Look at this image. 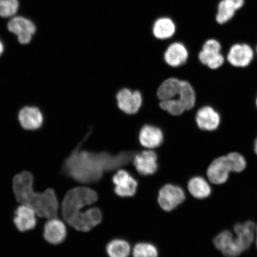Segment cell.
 <instances>
[{
    "mask_svg": "<svg viewBox=\"0 0 257 257\" xmlns=\"http://www.w3.org/2000/svg\"><path fill=\"white\" fill-rule=\"evenodd\" d=\"M255 242L257 248V225L256 226V233H255Z\"/></svg>",
    "mask_w": 257,
    "mask_h": 257,
    "instance_id": "1f68e13d",
    "label": "cell"
},
{
    "mask_svg": "<svg viewBox=\"0 0 257 257\" xmlns=\"http://www.w3.org/2000/svg\"><path fill=\"white\" fill-rule=\"evenodd\" d=\"M138 140L144 149L156 150L163 143V132L155 125L144 124L138 134Z\"/></svg>",
    "mask_w": 257,
    "mask_h": 257,
    "instance_id": "5bb4252c",
    "label": "cell"
},
{
    "mask_svg": "<svg viewBox=\"0 0 257 257\" xmlns=\"http://www.w3.org/2000/svg\"><path fill=\"white\" fill-rule=\"evenodd\" d=\"M235 236L224 230L214 237L216 249L227 257H236L250 248L255 239L256 225L252 221L237 223L233 227Z\"/></svg>",
    "mask_w": 257,
    "mask_h": 257,
    "instance_id": "3957f363",
    "label": "cell"
},
{
    "mask_svg": "<svg viewBox=\"0 0 257 257\" xmlns=\"http://www.w3.org/2000/svg\"><path fill=\"white\" fill-rule=\"evenodd\" d=\"M232 172L240 173L246 168V161L239 153L232 152L226 155Z\"/></svg>",
    "mask_w": 257,
    "mask_h": 257,
    "instance_id": "f1b7e54d",
    "label": "cell"
},
{
    "mask_svg": "<svg viewBox=\"0 0 257 257\" xmlns=\"http://www.w3.org/2000/svg\"><path fill=\"white\" fill-rule=\"evenodd\" d=\"M102 220L101 211L98 208H88L70 218L67 223L77 230L88 232L97 226Z\"/></svg>",
    "mask_w": 257,
    "mask_h": 257,
    "instance_id": "ba28073f",
    "label": "cell"
},
{
    "mask_svg": "<svg viewBox=\"0 0 257 257\" xmlns=\"http://www.w3.org/2000/svg\"><path fill=\"white\" fill-rule=\"evenodd\" d=\"M220 116L210 106H204L199 109L195 115L197 126L204 131H213L219 126Z\"/></svg>",
    "mask_w": 257,
    "mask_h": 257,
    "instance_id": "2e32d148",
    "label": "cell"
},
{
    "mask_svg": "<svg viewBox=\"0 0 257 257\" xmlns=\"http://www.w3.org/2000/svg\"><path fill=\"white\" fill-rule=\"evenodd\" d=\"M67 234L65 224L57 218H51L45 225L44 236L47 242L59 244L65 239Z\"/></svg>",
    "mask_w": 257,
    "mask_h": 257,
    "instance_id": "ac0fdd59",
    "label": "cell"
},
{
    "mask_svg": "<svg viewBox=\"0 0 257 257\" xmlns=\"http://www.w3.org/2000/svg\"><path fill=\"white\" fill-rule=\"evenodd\" d=\"M159 157L156 151L143 149L135 154L133 161L137 171L144 176L154 174L159 168Z\"/></svg>",
    "mask_w": 257,
    "mask_h": 257,
    "instance_id": "8992f818",
    "label": "cell"
},
{
    "mask_svg": "<svg viewBox=\"0 0 257 257\" xmlns=\"http://www.w3.org/2000/svg\"><path fill=\"white\" fill-rule=\"evenodd\" d=\"M185 200V194L179 186L168 184L164 186L159 193L158 201L161 208L171 211Z\"/></svg>",
    "mask_w": 257,
    "mask_h": 257,
    "instance_id": "9c48e42d",
    "label": "cell"
},
{
    "mask_svg": "<svg viewBox=\"0 0 257 257\" xmlns=\"http://www.w3.org/2000/svg\"><path fill=\"white\" fill-rule=\"evenodd\" d=\"M98 200V194L93 189L80 186L67 192L62 203L63 216L67 221L76 215L82 213L85 208Z\"/></svg>",
    "mask_w": 257,
    "mask_h": 257,
    "instance_id": "277c9868",
    "label": "cell"
},
{
    "mask_svg": "<svg viewBox=\"0 0 257 257\" xmlns=\"http://www.w3.org/2000/svg\"><path fill=\"white\" fill-rule=\"evenodd\" d=\"M112 182L115 194L121 197H132L137 192L138 182L126 170H118L112 178Z\"/></svg>",
    "mask_w": 257,
    "mask_h": 257,
    "instance_id": "9a60e30c",
    "label": "cell"
},
{
    "mask_svg": "<svg viewBox=\"0 0 257 257\" xmlns=\"http://www.w3.org/2000/svg\"><path fill=\"white\" fill-rule=\"evenodd\" d=\"M159 105L163 110L168 112L173 116H179L186 111L184 106L178 98L161 101L159 102Z\"/></svg>",
    "mask_w": 257,
    "mask_h": 257,
    "instance_id": "484cf974",
    "label": "cell"
},
{
    "mask_svg": "<svg viewBox=\"0 0 257 257\" xmlns=\"http://www.w3.org/2000/svg\"><path fill=\"white\" fill-rule=\"evenodd\" d=\"M198 57L202 64L213 70L219 68L224 62L223 54L218 51L202 49L199 53Z\"/></svg>",
    "mask_w": 257,
    "mask_h": 257,
    "instance_id": "cb8c5ba5",
    "label": "cell"
},
{
    "mask_svg": "<svg viewBox=\"0 0 257 257\" xmlns=\"http://www.w3.org/2000/svg\"><path fill=\"white\" fill-rule=\"evenodd\" d=\"M254 57L252 48L248 44L236 43L230 48L227 60L231 65L245 67L249 65Z\"/></svg>",
    "mask_w": 257,
    "mask_h": 257,
    "instance_id": "7c38bea8",
    "label": "cell"
},
{
    "mask_svg": "<svg viewBox=\"0 0 257 257\" xmlns=\"http://www.w3.org/2000/svg\"><path fill=\"white\" fill-rule=\"evenodd\" d=\"M189 56L187 47L184 43L179 41L170 43L163 54L165 63L173 68L185 65L188 62Z\"/></svg>",
    "mask_w": 257,
    "mask_h": 257,
    "instance_id": "8fae6325",
    "label": "cell"
},
{
    "mask_svg": "<svg viewBox=\"0 0 257 257\" xmlns=\"http://www.w3.org/2000/svg\"><path fill=\"white\" fill-rule=\"evenodd\" d=\"M106 250L109 257H128L131 252V246L126 241L114 239L108 243Z\"/></svg>",
    "mask_w": 257,
    "mask_h": 257,
    "instance_id": "d4e9b609",
    "label": "cell"
},
{
    "mask_svg": "<svg viewBox=\"0 0 257 257\" xmlns=\"http://www.w3.org/2000/svg\"><path fill=\"white\" fill-rule=\"evenodd\" d=\"M176 33V25L171 18H159L153 25L152 34L157 40L166 41L172 39Z\"/></svg>",
    "mask_w": 257,
    "mask_h": 257,
    "instance_id": "ffe728a7",
    "label": "cell"
},
{
    "mask_svg": "<svg viewBox=\"0 0 257 257\" xmlns=\"http://www.w3.org/2000/svg\"><path fill=\"white\" fill-rule=\"evenodd\" d=\"M256 54H257V46H256Z\"/></svg>",
    "mask_w": 257,
    "mask_h": 257,
    "instance_id": "836d02e7",
    "label": "cell"
},
{
    "mask_svg": "<svg viewBox=\"0 0 257 257\" xmlns=\"http://www.w3.org/2000/svg\"><path fill=\"white\" fill-rule=\"evenodd\" d=\"M254 152H255V153L257 155V138H256V139L255 140V143H254Z\"/></svg>",
    "mask_w": 257,
    "mask_h": 257,
    "instance_id": "4dcf8cb0",
    "label": "cell"
},
{
    "mask_svg": "<svg viewBox=\"0 0 257 257\" xmlns=\"http://www.w3.org/2000/svg\"><path fill=\"white\" fill-rule=\"evenodd\" d=\"M134 257H158V251L155 246L149 243H139L135 246Z\"/></svg>",
    "mask_w": 257,
    "mask_h": 257,
    "instance_id": "83f0119b",
    "label": "cell"
},
{
    "mask_svg": "<svg viewBox=\"0 0 257 257\" xmlns=\"http://www.w3.org/2000/svg\"><path fill=\"white\" fill-rule=\"evenodd\" d=\"M19 9L18 0H0V18L13 17L17 14Z\"/></svg>",
    "mask_w": 257,
    "mask_h": 257,
    "instance_id": "4316f807",
    "label": "cell"
},
{
    "mask_svg": "<svg viewBox=\"0 0 257 257\" xmlns=\"http://www.w3.org/2000/svg\"><path fill=\"white\" fill-rule=\"evenodd\" d=\"M256 107H257V97H256Z\"/></svg>",
    "mask_w": 257,
    "mask_h": 257,
    "instance_id": "d6a6232c",
    "label": "cell"
},
{
    "mask_svg": "<svg viewBox=\"0 0 257 257\" xmlns=\"http://www.w3.org/2000/svg\"><path fill=\"white\" fill-rule=\"evenodd\" d=\"M8 30L15 34L22 44L30 43L37 31L36 26L30 19L23 16H16L8 24Z\"/></svg>",
    "mask_w": 257,
    "mask_h": 257,
    "instance_id": "52a82bcc",
    "label": "cell"
},
{
    "mask_svg": "<svg viewBox=\"0 0 257 257\" xmlns=\"http://www.w3.org/2000/svg\"><path fill=\"white\" fill-rule=\"evenodd\" d=\"M182 79L170 77L161 83L157 91L160 101L178 98L181 88Z\"/></svg>",
    "mask_w": 257,
    "mask_h": 257,
    "instance_id": "44dd1931",
    "label": "cell"
},
{
    "mask_svg": "<svg viewBox=\"0 0 257 257\" xmlns=\"http://www.w3.org/2000/svg\"><path fill=\"white\" fill-rule=\"evenodd\" d=\"M245 2L246 0H219L214 17L216 24L224 25L229 23L244 7Z\"/></svg>",
    "mask_w": 257,
    "mask_h": 257,
    "instance_id": "30bf717a",
    "label": "cell"
},
{
    "mask_svg": "<svg viewBox=\"0 0 257 257\" xmlns=\"http://www.w3.org/2000/svg\"><path fill=\"white\" fill-rule=\"evenodd\" d=\"M184 106L186 111H191L194 108L197 101L195 90L190 82L182 80L181 88L178 98Z\"/></svg>",
    "mask_w": 257,
    "mask_h": 257,
    "instance_id": "603a6c76",
    "label": "cell"
},
{
    "mask_svg": "<svg viewBox=\"0 0 257 257\" xmlns=\"http://www.w3.org/2000/svg\"><path fill=\"white\" fill-rule=\"evenodd\" d=\"M36 215L32 208L21 205L15 212L14 222L16 226L21 232L34 229L37 224Z\"/></svg>",
    "mask_w": 257,
    "mask_h": 257,
    "instance_id": "d6986e66",
    "label": "cell"
},
{
    "mask_svg": "<svg viewBox=\"0 0 257 257\" xmlns=\"http://www.w3.org/2000/svg\"><path fill=\"white\" fill-rule=\"evenodd\" d=\"M135 151L112 154L105 151L95 152L77 145L63 163V171L75 181L82 184L97 182L105 172L112 171L133 163Z\"/></svg>",
    "mask_w": 257,
    "mask_h": 257,
    "instance_id": "6da1fadb",
    "label": "cell"
},
{
    "mask_svg": "<svg viewBox=\"0 0 257 257\" xmlns=\"http://www.w3.org/2000/svg\"><path fill=\"white\" fill-rule=\"evenodd\" d=\"M230 172H232L226 156L217 157L211 162L207 170V178L212 184H224L229 179Z\"/></svg>",
    "mask_w": 257,
    "mask_h": 257,
    "instance_id": "4fadbf2b",
    "label": "cell"
},
{
    "mask_svg": "<svg viewBox=\"0 0 257 257\" xmlns=\"http://www.w3.org/2000/svg\"><path fill=\"white\" fill-rule=\"evenodd\" d=\"M188 189L189 193L195 198L205 199L211 195V188L210 185L201 177H194L189 181Z\"/></svg>",
    "mask_w": 257,
    "mask_h": 257,
    "instance_id": "7402d4cb",
    "label": "cell"
},
{
    "mask_svg": "<svg viewBox=\"0 0 257 257\" xmlns=\"http://www.w3.org/2000/svg\"><path fill=\"white\" fill-rule=\"evenodd\" d=\"M33 182V175L29 172H22L15 176L13 188L16 200L21 205L32 208L38 216L47 219L57 218L59 202L55 192L47 189L44 192H36Z\"/></svg>",
    "mask_w": 257,
    "mask_h": 257,
    "instance_id": "7a4b0ae2",
    "label": "cell"
},
{
    "mask_svg": "<svg viewBox=\"0 0 257 257\" xmlns=\"http://www.w3.org/2000/svg\"><path fill=\"white\" fill-rule=\"evenodd\" d=\"M115 97L118 108L128 115L137 113L143 105V95L138 90L122 88L118 91Z\"/></svg>",
    "mask_w": 257,
    "mask_h": 257,
    "instance_id": "5b68a950",
    "label": "cell"
},
{
    "mask_svg": "<svg viewBox=\"0 0 257 257\" xmlns=\"http://www.w3.org/2000/svg\"><path fill=\"white\" fill-rule=\"evenodd\" d=\"M19 120L25 130L34 131L43 125L44 117L39 108L34 106H27L19 112Z\"/></svg>",
    "mask_w": 257,
    "mask_h": 257,
    "instance_id": "e0dca14e",
    "label": "cell"
},
{
    "mask_svg": "<svg viewBox=\"0 0 257 257\" xmlns=\"http://www.w3.org/2000/svg\"><path fill=\"white\" fill-rule=\"evenodd\" d=\"M5 46L3 42L0 40V56H1L3 53H4Z\"/></svg>",
    "mask_w": 257,
    "mask_h": 257,
    "instance_id": "f546056e",
    "label": "cell"
}]
</instances>
